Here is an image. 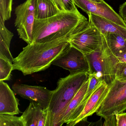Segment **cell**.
I'll use <instances>...</instances> for the list:
<instances>
[{
  "label": "cell",
  "mask_w": 126,
  "mask_h": 126,
  "mask_svg": "<svg viewBox=\"0 0 126 126\" xmlns=\"http://www.w3.org/2000/svg\"><path fill=\"white\" fill-rule=\"evenodd\" d=\"M52 64L69 71L71 74L82 72L90 74V65L86 55L71 46L54 60Z\"/></svg>",
  "instance_id": "obj_8"
},
{
  "label": "cell",
  "mask_w": 126,
  "mask_h": 126,
  "mask_svg": "<svg viewBox=\"0 0 126 126\" xmlns=\"http://www.w3.org/2000/svg\"><path fill=\"white\" fill-rule=\"evenodd\" d=\"M36 0H26L16 8L15 25L20 38L28 45L33 43V28L35 20Z\"/></svg>",
  "instance_id": "obj_6"
},
{
  "label": "cell",
  "mask_w": 126,
  "mask_h": 126,
  "mask_svg": "<svg viewBox=\"0 0 126 126\" xmlns=\"http://www.w3.org/2000/svg\"><path fill=\"white\" fill-rule=\"evenodd\" d=\"M124 21H125V23H126V20H124Z\"/></svg>",
  "instance_id": "obj_30"
},
{
  "label": "cell",
  "mask_w": 126,
  "mask_h": 126,
  "mask_svg": "<svg viewBox=\"0 0 126 126\" xmlns=\"http://www.w3.org/2000/svg\"><path fill=\"white\" fill-rule=\"evenodd\" d=\"M118 60L119 62L126 63V51L115 55Z\"/></svg>",
  "instance_id": "obj_27"
},
{
  "label": "cell",
  "mask_w": 126,
  "mask_h": 126,
  "mask_svg": "<svg viewBox=\"0 0 126 126\" xmlns=\"http://www.w3.org/2000/svg\"><path fill=\"white\" fill-rule=\"evenodd\" d=\"M109 89L108 84L104 81H100L88 100L81 114L74 121L67 124V126H74L81 122L84 121L88 117L96 112L101 107Z\"/></svg>",
  "instance_id": "obj_10"
},
{
  "label": "cell",
  "mask_w": 126,
  "mask_h": 126,
  "mask_svg": "<svg viewBox=\"0 0 126 126\" xmlns=\"http://www.w3.org/2000/svg\"><path fill=\"white\" fill-rule=\"evenodd\" d=\"M75 5L87 14H91L104 17L126 28L123 19L104 1L102 2H93L90 0H74Z\"/></svg>",
  "instance_id": "obj_9"
},
{
  "label": "cell",
  "mask_w": 126,
  "mask_h": 126,
  "mask_svg": "<svg viewBox=\"0 0 126 126\" xmlns=\"http://www.w3.org/2000/svg\"><path fill=\"white\" fill-rule=\"evenodd\" d=\"M18 99L8 85L0 81V114L18 115L21 113Z\"/></svg>",
  "instance_id": "obj_13"
},
{
  "label": "cell",
  "mask_w": 126,
  "mask_h": 126,
  "mask_svg": "<svg viewBox=\"0 0 126 126\" xmlns=\"http://www.w3.org/2000/svg\"><path fill=\"white\" fill-rule=\"evenodd\" d=\"M5 22L2 18H0V38L2 39L6 45L10 47L14 34L6 27Z\"/></svg>",
  "instance_id": "obj_22"
},
{
  "label": "cell",
  "mask_w": 126,
  "mask_h": 126,
  "mask_svg": "<svg viewBox=\"0 0 126 126\" xmlns=\"http://www.w3.org/2000/svg\"><path fill=\"white\" fill-rule=\"evenodd\" d=\"M85 55L90 65V74H94L110 85L115 79L119 61L108 47L106 42L98 50Z\"/></svg>",
  "instance_id": "obj_4"
},
{
  "label": "cell",
  "mask_w": 126,
  "mask_h": 126,
  "mask_svg": "<svg viewBox=\"0 0 126 126\" xmlns=\"http://www.w3.org/2000/svg\"><path fill=\"white\" fill-rule=\"evenodd\" d=\"M0 126H24L21 116L0 114Z\"/></svg>",
  "instance_id": "obj_20"
},
{
  "label": "cell",
  "mask_w": 126,
  "mask_h": 126,
  "mask_svg": "<svg viewBox=\"0 0 126 126\" xmlns=\"http://www.w3.org/2000/svg\"><path fill=\"white\" fill-rule=\"evenodd\" d=\"M116 126H126V112L120 113L115 115Z\"/></svg>",
  "instance_id": "obj_25"
},
{
  "label": "cell",
  "mask_w": 126,
  "mask_h": 126,
  "mask_svg": "<svg viewBox=\"0 0 126 126\" xmlns=\"http://www.w3.org/2000/svg\"><path fill=\"white\" fill-rule=\"evenodd\" d=\"M105 42L104 36L90 22L85 28L69 40L71 46L85 55L93 53L103 47Z\"/></svg>",
  "instance_id": "obj_7"
},
{
  "label": "cell",
  "mask_w": 126,
  "mask_h": 126,
  "mask_svg": "<svg viewBox=\"0 0 126 126\" xmlns=\"http://www.w3.org/2000/svg\"><path fill=\"white\" fill-rule=\"evenodd\" d=\"M13 0H0V18L5 22L11 16Z\"/></svg>",
  "instance_id": "obj_21"
},
{
  "label": "cell",
  "mask_w": 126,
  "mask_h": 126,
  "mask_svg": "<svg viewBox=\"0 0 126 126\" xmlns=\"http://www.w3.org/2000/svg\"><path fill=\"white\" fill-rule=\"evenodd\" d=\"M87 15L89 22L96 27L103 36L115 34L126 38V28L122 27L104 17L93 14H88Z\"/></svg>",
  "instance_id": "obj_14"
},
{
  "label": "cell",
  "mask_w": 126,
  "mask_h": 126,
  "mask_svg": "<svg viewBox=\"0 0 126 126\" xmlns=\"http://www.w3.org/2000/svg\"><path fill=\"white\" fill-rule=\"evenodd\" d=\"M89 79V84H88V87L86 93L85 94L84 96L82 101L80 103V104L75 111V113L72 117L71 121L70 123L74 121L81 114V113L83 110L88 99L89 98L90 96H91L94 91L95 90L96 86L98 85L99 82L101 81L94 74H90Z\"/></svg>",
  "instance_id": "obj_18"
},
{
  "label": "cell",
  "mask_w": 126,
  "mask_h": 126,
  "mask_svg": "<svg viewBox=\"0 0 126 126\" xmlns=\"http://www.w3.org/2000/svg\"><path fill=\"white\" fill-rule=\"evenodd\" d=\"M108 47L115 55L126 51V38L115 34L104 36Z\"/></svg>",
  "instance_id": "obj_17"
},
{
  "label": "cell",
  "mask_w": 126,
  "mask_h": 126,
  "mask_svg": "<svg viewBox=\"0 0 126 126\" xmlns=\"http://www.w3.org/2000/svg\"><path fill=\"white\" fill-rule=\"evenodd\" d=\"M89 79L83 84L75 96L73 98L65 113L64 123L68 124L71 121L72 117L77 108L82 101L89 84Z\"/></svg>",
  "instance_id": "obj_16"
},
{
  "label": "cell",
  "mask_w": 126,
  "mask_h": 126,
  "mask_svg": "<svg viewBox=\"0 0 126 126\" xmlns=\"http://www.w3.org/2000/svg\"><path fill=\"white\" fill-rule=\"evenodd\" d=\"M53 0L55 2V4H56L60 12H63L65 11L63 8L61 0Z\"/></svg>",
  "instance_id": "obj_28"
},
{
  "label": "cell",
  "mask_w": 126,
  "mask_h": 126,
  "mask_svg": "<svg viewBox=\"0 0 126 126\" xmlns=\"http://www.w3.org/2000/svg\"><path fill=\"white\" fill-rule=\"evenodd\" d=\"M119 15L124 20H126V2L120 5L119 8Z\"/></svg>",
  "instance_id": "obj_26"
},
{
  "label": "cell",
  "mask_w": 126,
  "mask_h": 126,
  "mask_svg": "<svg viewBox=\"0 0 126 126\" xmlns=\"http://www.w3.org/2000/svg\"><path fill=\"white\" fill-rule=\"evenodd\" d=\"M87 19L79 12H60L43 19H35L33 43H46L65 37L72 38L85 28Z\"/></svg>",
  "instance_id": "obj_2"
},
{
  "label": "cell",
  "mask_w": 126,
  "mask_h": 126,
  "mask_svg": "<svg viewBox=\"0 0 126 126\" xmlns=\"http://www.w3.org/2000/svg\"><path fill=\"white\" fill-rule=\"evenodd\" d=\"M115 79L120 81H126V63L119 62L116 67Z\"/></svg>",
  "instance_id": "obj_23"
},
{
  "label": "cell",
  "mask_w": 126,
  "mask_h": 126,
  "mask_svg": "<svg viewBox=\"0 0 126 126\" xmlns=\"http://www.w3.org/2000/svg\"><path fill=\"white\" fill-rule=\"evenodd\" d=\"M60 12L53 0H36V1L35 19H47Z\"/></svg>",
  "instance_id": "obj_15"
},
{
  "label": "cell",
  "mask_w": 126,
  "mask_h": 126,
  "mask_svg": "<svg viewBox=\"0 0 126 126\" xmlns=\"http://www.w3.org/2000/svg\"><path fill=\"white\" fill-rule=\"evenodd\" d=\"M87 72L71 74L60 78L56 88L52 91L48 108V126H61L65 113L71 100L89 78Z\"/></svg>",
  "instance_id": "obj_3"
},
{
  "label": "cell",
  "mask_w": 126,
  "mask_h": 126,
  "mask_svg": "<svg viewBox=\"0 0 126 126\" xmlns=\"http://www.w3.org/2000/svg\"><path fill=\"white\" fill-rule=\"evenodd\" d=\"M65 11L68 12H77L78 11L74 0H61Z\"/></svg>",
  "instance_id": "obj_24"
},
{
  "label": "cell",
  "mask_w": 126,
  "mask_h": 126,
  "mask_svg": "<svg viewBox=\"0 0 126 126\" xmlns=\"http://www.w3.org/2000/svg\"><path fill=\"white\" fill-rule=\"evenodd\" d=\"M109 86L108 93L96 112L105 120L116 118V114L126 110V81L115 79Z\"/></svg>",
  "instance_id": "obj_5"
},
{
  "label": "cell",
  "mask_w": 126,
  "mask_h": 126,
  "mask_svg": "<svg viewBox=\"0 0 126 126\" xmlns=\"http://www.w3.org/2000/svg\"><path fill=\"white\" fill-rule=\"evenodd\" d=\"M21 117L24 126H48V108L35 102H31Z\"/></svg>",
  "instance_id": "obj_12"
},
{
  "label": "cell",
  "mask_w": 126,
  "mask_h": 126,
  "mask_svg": "<svg viewBox=\"0 0 126 126\" xmlns=\"http://www.w3.org/2000/svg\"><path fill=\"white\" fill-rule=\"evenodd\" d=\"M90 1L93 2H96L101 3L104 1V0H90Z\"/></svg>",
  "instance_id": "obj_29"
},
{
  "label": "cell",
  "mask_w": 126,
  "mask_h": 126,
  "mask_svg": "<svg viewBox=\"0 0 126 126\" xmlns=\"http://www.w3.org/2000/svg\"><path fill=\"white\" fill-rule=\"evenodd\" d=\"M13 68L12 63L5 58L0 57V81L10 80Z\"/></svg>",
  "instance_id": "obj_19"
},
{
  "label": "cell",
  "mask_w": 126,
  "mask_h": 126,
  "mask_svg": "<svg viewBox=\"0 0 126 126\" xmlns=\"http://www.w3.org/2000/svg\"><path fill=\"white\" fill-rule=\"evenodd\" d=\"M71 38L28 45L14 58L13 70L21 71L24 76L45 70L71 46L69 42Z\"/></svg>",
  "instance_id": "obj_1"
},
{
  "label": "cell",
  "mask_w": 126,
  "mask_h": 126,
  "mask_svg": "<svg viewBox=\"0 0 126 126\" xmlns=\"http://www.w3.org/2000/svg\"><path fill=\"white\" fill-rule=\"evenodd\" d=\"M12 88L15 93L22 98L39 103L45 109L48 108L52 91L45 87L23 84H15Z\"/></svg>",
  "instance_id": "obj_11"
}]
</instances>
